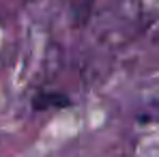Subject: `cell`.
Instances as JSON below:
<instances>
[{
    "label": "cell",
    "mask_w": 159,
    "mask_h": 157,
    "mask_svg": "<svg viewBox=\"0 0 159 157\" xmlns=\"http://www.w3.org/2000/svg\"><path fill=\"white\" fill-rule=\"evenodd\" d=\"M69 99L67 97H60V95H39L34 97V108H48V105H67Z\"/></svg>",
    "instance_id": "1"
}]
</instances>
